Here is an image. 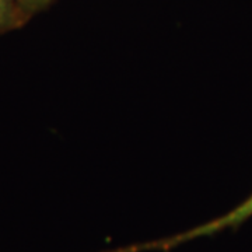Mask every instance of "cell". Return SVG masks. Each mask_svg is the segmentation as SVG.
<instances>
[{
	"label": "cell",
	"instance_id": "6da1fadb",
	"mask_svg": "<svg viewBox=\"0 0 252 252\" xmlns=\"http://www.w3.org/2000/svg\"><path fill=\"white\" fill-rule=\"evenodd\" d=\"M252 217V193L248 198L243 200L240 205L234 209L228 210L223 216H219L207 223L193 227L188 231H184L180 234L171 235L167 238L156 240L150 243L136 244L125 248H119L109 252H144V251H170L172 248L182 245V244L192 241L195 238H203V237H213L225 230H237L244 223H247Z\"/></svg>",
	"mask_w": 252,
	"mask_h": 252
},
{
	"label": "cell",
	"instance_id": "7a4b0ae2",
	"mask_svg": "<svg viewBox=\"0 0 252 252\" xmlns=\"http://www.w3.org/2000/svg\"><path fill=\"white\" fill-rule=\"evenodd\" d=\"M26 17L18 0H0V32L18 27Z\"/></svg>",
	"mask_w": 252,
	"mask_h": 252
},
{
	"label": "cell",
	"instance_id": "3957f363",
	"mask_svg": "<svg viewBox=\"0 0 252 252\" xmlns=\"http://www.w3.org/2000/svg\"><path fill=\"white\" fill-rule=\"evenodd\" d=\"M49 1H51V0H18L21 9L24 10V13H26L27 16H30V14H31L32 11H35V10L42 9V7L46 6Z\"/></svg>",
	"mask_w": 252,
	"mask_h": 252
}]
</instances>
